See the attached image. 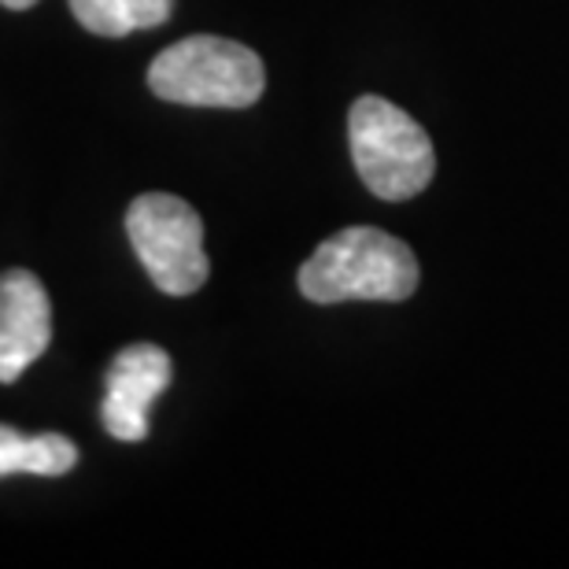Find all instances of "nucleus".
Returning <instances> with one entry per match:
<instances>
[{
	"label": "nucleus",
	"mask_w": 569,
	"mask_h": 569,
	"mask_svg": "<svg viewBox=\"0 0 569 569\" xmlns=\"http://www.w3.org/2000/svg\"><path fill=\"white\" fill-rule=\"evenodd\" d=\"M78 448L60 432H41V437H22V432L0 426V477L11 473H38L60 477L74 470Z\"/></svg>",
	"instance_id": "nucleus-7"
},
{
	"label": "nucleus",
	"mask_w": 569,
	"mask_h": 569,
	"mask_svg": "<svg viewBox=\"0 0 569 569\" xmlns=\"http://www.w3.org/2000/svg\"><path fill=\"white\" fill-rule=\"evenodd\" d=\"M127 237L148 278L167 296H192L211 274L203 222L181 197L144 192L127 211Z\"/></svg>",
	"instance_id": "nucleus-4"
},
{
	"label": "nucleus",
	"mask_w": 569,
	"mask_h": 569,
	"mask_svg": "<svg viewBox=\"0 0 569 569\" xmlns=\"http://www.w3.org/2000/svg\"><path fill=\"white\" fill-rule=\"evenodd\" d=\"M52 345V303L38 274H0V381L11 385Z\"/></svg>",
	"instance_id": "nucleus-6"
},
{
	"label": "nucleus",
	"mask_w": 569,
	"mask_h": 569,
	"mask_svg": "<svg viewBox=\"0 0 569 569\" xmlns=\"http://www.w3.org/2000/svg\"><path fill=\"white\" fill-rule=\"evenodd\" d=\"M267 71L248 44L197 33L170 44L148 67V89L186 108H248L263 97Z\"/></svg>",
	"instance_id": "nucleus-2"
},
{
	"label": "nucleus",
	"mask_w": 569,
	"mask_h": 569,
	"mask_svg": "<svg viewBox=\"0 0 569 569\" xmlns=\"http://www.w3.org/2000/svg\"><path fill=\"white\" fill-rule=\"evenodd\" d=\"M170 373H174V362L156 345H130L111 359L104 378V407H100L111 437L130 443L148 437V407L170 385Z\"/></svg>",
	"instance_id": "nucleus-5"
},
{
	"label": "nucleus",
	"mask_w": 569,
	"mask_h": 569,
	"mask_svg": "<svg viewBox=\"0 0 569 569\" xmlns=\"http://www.w3.org/2000/svg\"><path fill=\"white\" fill-rule=\"evenodd\" d=\"M4 8H11V11H27V8H33L38 0H0Z\"/></svg>",
	"instance_id": "nucleus-9"
},
{
	"label": "nucleus",
	"mask_w": 569,
	"mask_h": 569,
	"mask_svg": "<svg viewBox=\"0 0 569 569\" xmlns=\"http://www.w3.org/2000/svg\"><path fill=\"white\" fill-rule=\"evenodd\" d=\"M418 259L400 237L373 230V226H348L315 248V256L300 267V292L311 303H345V300H407L418 289Z\"/></svg>",
	"instance_id": "nucleus-1"
},
{
	"label": "nucleus",
	"mask_w": 569,
	"mask_h": 569,
	"mask_svg": "<svg viewBox=\"0 0 569 569\" xmlns=\"http://www.w3.org/2000/svg\"><path fill=\"white\" fill-rule=\"evenodd\" d=\"M348 141L356 170L373 197L411 200L437 170L429 133L403 108L381 97H359L348 116Z\"/></svg>",
	"instance_id": "nucleus-3"
},
{
	"label": "nucleus",
	"mask_w": 569,
	"mask_h": 569,
	"mask_svg": "<svg viewBox=\"0 0 569 569\" xmlns=\"http://www.w3.org/2000/svg\"><path fill=\"white\" fill-rule=\"evenodd\" d=\"M71 11L97 38H127L133 30L163 27L174 0H71Z\"/></svg>",
	"instance_id": "nucleus-8"
}]
</instances>
